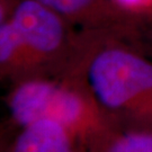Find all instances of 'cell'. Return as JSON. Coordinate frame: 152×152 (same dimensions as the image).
<instances>
[{
    "label": "cell",
    "mask_w": 152,
    "mask_h": 152,
    "mask_svg": "<svg viewBox=\"0 0 152 152\" xmlns=\"http://www.w3.org/2000/svg\"><path fill=\"white\" fill-rule=\"evenodd\" d=\"M8 152H88V145L69 126L53 120H38L19 127Z\"/></svg>",
    "instance_id": "5"
},
{
    "label": "cell",
    "mask_w": 152,
    "mask_h": 152,
    "mask_svg": "<svg viewBox=\"0 0 152 152\" xmlns=\"http://www.w3.org/2000/svg\"><path fill=\"white\" fill-rule=\"evenodd\" d=\"M110 36L83 61V77L95 103L115 127L152 130V62Z\"/></svg>",
    "instance_id": "2"
},
{
    "label": "cell",
    "mask_w": 152,
    "mask_h": 152,
    "mask_svg": "<svg viewBox=\"0 0 152 152\" xmlns=\"http://www.w3.org/2000/svg\"><path fill=\"white\" fill-rule=\"evenodd\" d=\"M88 152H152V130L113 129L94 142Z\"/></svg>",
    "instance_id": "6"
},
{
    "label": "cell",
    "mask_w": 152,
    "mask_h": 152,
    "mask_svg": "<svg viewBox=\"0 0 152 152\" xmlns=\"http://www.w3.org/2000/svg\"><path fill=\"white\" fill-rule=\"evenodd\" d=\"M5 97L9 116L19 126L53 120L69 126L86 140L88 149L115 129L95 103L81 65L59 78H44L10 86Z\"/></svg>",
    "instance_id": "3"
},
{
    "label": "cell",
    "mask_w": 152,
    "mask_h": 152,
    "mask_svg": "<svg viewBox=\"0 0 152 152\" xmlns=\"http://www.w3.org/2000/svg\"><path fill=\"white\" fill-rule=\"evenodd\" d=\"M19 127L20 126L10 116L0 120V152H8L11 141Z\"/></svg>",
    "instance_id": "8"
},
{
    "label": "cell",
    "mask_w": 152,
    "mask_h": 152,
    "mask_svg": "<svg viewBox=\"0 0 152 152\" xmlns=\"http://www.w3.org/2000/svg\"><path fill=\"white\" fill-rule=\"evenodd\" d=\"M82 31H117L135 36L142 18L113 0H35Z\"/></svg>",
    "instance_id": "4"
},
{
    "label": "cell",
    "mask_w": 152,
    "mask_h": 152,
    "mask_svg": "<svg viewBox=\"0 0 152 152\" xmlns=\"http://www.w3.org/2000/svg\"><path fill=\"white\" fill-rule=\"evenodd\" d=\"M123 10L143 18L152 14V0H113Z\"/></svg>",
    "instance_id": "7"
},
{
    "label": "cell",
    "mask_w": 152,
    "mask_h": 152,
    "mask_svg": "<svg viewBox=\"0 0 152 152\" xmlns=\"http://www.w3.org/2000/svg\"><path fill=\"white\" fill-rule=\"evenodd\" d=\"M20 1L22 0H0V26L12 16Z\"/></svg>",
    "instance_id": "9"
},
{
    "label": "cell",
    "mask_w": 152,
    "mask_h": 152,
    "mask_svg": "<svg viewBox=\"0 0 152 152\" xmlns=\"http://www.w3.org/2000/svg\"><path fill=\"white\" fill-rule=\"evenodd\" d=\"M82 31L35 0H22L0 26V83L64 75L98 34Z\"/></svg>",
    "instance_id": "1"
}]
</instances>
